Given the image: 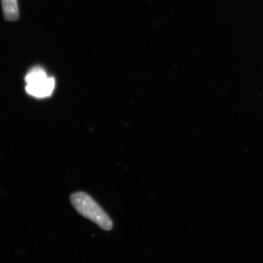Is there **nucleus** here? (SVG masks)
Listing matches in <instances>:
<instances>
[{
	"mask_svg": "<svg viewBox=\"0 0 263 263\" xmlns=\"http://www.w3.org/2000/svg\"><path fill=\"white\" fill-rule=\"evenodd\" d=\"M70 201L81 215L93 221L102 229L108 231L113 228V221L108 214L87 194L83 192L72 194Z\"/></svg>",
	"mask_w": 263,
	"mask_h": 263,
	"instance_id": "obj_1",
	"label": "nucleus"
},
{
	"mask_svg": "<svg viewBox=\"0 0 263 263\" xmlns=\"http://www.w3.org/2000/svg\"><path fill=\"white\" fill-rule=\"evenodd\" d=\"M26 91L31 96L45 98L51 96L55 87L53 78L48 77L41 67H34L29 70L25 78Z\"/></svg>",
	"mask_w": 263,
	"mask_h": 263,
	"instance_id": "obj_2",
	"label": "nucleus"
},
{
	"mask_svg": "<svg viewBox=\"0 0 263 263\" xmlns=\"http://www.w3.org/2000/svg\"><path fill=\"white\" fill-rule=\"evenodd\" d=\"M5 18L9 22H15L18 19V7L17 0H2Z\"/></svg>",
	"mask_w": 263,
	"mask_h": 263,
	"instance_id": "obj_3",
	"label": "nucleus"
}]
</instances>
